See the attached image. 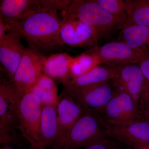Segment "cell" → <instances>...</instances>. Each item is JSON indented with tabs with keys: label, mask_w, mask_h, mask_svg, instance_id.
Listing matches in <instances>:
<instances>
[{
	"label": "cell",
	"mask_w": 149,
	"mask_h": 149,
	"mask_svg": "<svg viewBox=\"0 0 149 149\" xmlns=\"http://www.w3.org/2000/svg\"><path fill=\"white\" fill-rule=\"evenodd\" d=\"M108 124L129 122L140 118L139 104L127 93L116 89L112 97L100 113Z\"/></svg>",
	"instance_id": "9"
},
{
	"label": "cell",
	"mask_w": 149,
	"mask_h": 149,
	"mask_svg": "<svg viewBox=\"0 0 149 149\" xmlns=\"http://www.w3.org/2000/svg\"><path fill=\"white\" fill-rule=\"evenodd\" d=\"M13 29L0 37V61L10 82L12 81L26 48Z\"/></svg>",
	"instance_id": "13"
},
{
	"label": "cell",
	"mask_w": 149,
	"mask_h": 149,
	"mask_svg": "<svg viewBox=\"0 0 149 149\" xmlns=\"http://www.w3.org/2000/svg\"><path fill=\"white\" fill-rule=\"evenodd\" d=\"M146 80L149 83V54L139 64Z\"/></svg>",
	"instance_id": "25"
},
{
	"label": "cell",
	"mask_w": 149,
	"mask_h": 149,
	"mask_svg": "<svg viewBox=\"0 0 149 149\" xmlns=\"http://www.w3.org/2000/svg\"><path fill=\"white\" fill-rule=\"evenodd\" d=\"M74 59L65 53L52 54L46 57L43 73L64 85L69 80L70 68Z\"/></svg>",
	"instance_id": "16"
},
{
	"label": "cell",
	"mask_w": 149,
	"mask_h": 149,
	"mask_svg": "<svg viewBox=\"0 0 149 149\" xmlns=\"http://www.w3.org/2000/svg\"><path fill=\"white\" fill-rule=\"evenodd\" d=\"M133 149H149V144L140 145Z\"/></svg>",
	"instance_id": "28"
},
{
	"label": "cell",
	"mask_w": 149,
	"mask_h": 149,
	"mask_svg": "<svg viewBox=\"0 0 149 149\" xmlns=\"http://www.w3.org/2000/svg\"><path fill=\"white\" fill-rule=\"evenodd\" d=\"M19 98L10 81H3L0 85V143L1 145H21V134L17 132L18 123L16 105Z\"/></svg>",
	"instance_id": "5"
},
{
	"label": "cell",
	"mask_w": 149,
	"mask_h": 149,
	"mask_svg": "<svg viewBox=\"0 0 149 149\" xmlns=\"http://www.w3.org/2000/svg\"><path fill=\"white\" fill-rule=\"evenodd\" d=\"M57 113V108L52 106L43 105L40 125L42 149L51 146L55 149H60Z\"/></svg>",
	"instance_id": "15"
},
{
	"label": "cell",
	"mask_w": 149,
	"mask_h": 149,
	"mask_svg": "<svg viewBox=\"0 0 149 149\" xmlns=\"http://www.w3.org/2000/svg\"><path fill=\"white\" fill-rule=\"evenodd\" d=\"M29 91L39 97L43 105L52 106L57 108L60 101L58 88L54 80L47 74L42 73Z\"/></svg>",
	"instance_id": "20"
},
{
	"label": "cell",
	"mask_w": 149,
	"mask_h": 149,
	"mask_svg": "<svg viewBox=\"0 0 149 149\" xmlns=\"http://www.w3.org/2000/svg\"><path fill=\"white\" fill-rule=\"evenodd\" d=\"M114 73V66H102L99 65L85 74L70 78L66 84L63 86L69 85L80 87L107 83L112 80Z\"/></svg>",
	"instance_id": "18"
},
{
	"label": "cell",
	"mask_w": 149,
	"mask_h": 149,
	"mask_svg": "<svg viewBox=\"0 0 149 149\" xmlns=\"http://www.w3.org/2000/svg\"><path fill=\"white\" fill-rule=\"evenodd\" d=\"M0 149H14L12 148L9 145H6V144H5V145H3V146Z\"/></svg>",
	"instance_id": "29"
},
{
	"label": "cell",
	"mask_w": 149,
	"mask_h": 149,
	"mask_svg": "<svg viewBox=\"0 0 149 149\" xmlns=\"http://www.w3.org/2000/svg\"><path fill=\"white\" fill-rule=\"evenodd\" d=\"M114 67L113 85L127 93L139 104L148 83L139 64H121Z\"/></svg>",
	"instance_id": "11"
},
{
	"label": "cell",
	"mask_w": 149,
	"mask_h": 149,
	"mask_svg": "<svg viewBox=\"0 0 149 149\" xmlns=\"http://www.w3.org/2000/svg\"><path fill=\"white\" fill-rule=\"evenodd\" d=\"M142 97H144V98L147 99L149 101V99H147L146 98L143 97V96H142ZM143 111L145 114L149 118V103L147 104H146V105H143Z\"/></svg>",
	"instance_id": "27"
},
{
	"label": "cell",
	"mask_w": 149,
	"mask_h": 149,
	"mask_svg": "<svg viewBox=\"0 0 149 149\" xmlns=\"http://www.w3.org/2000/svg\"><path fill=\"white\" fill-rule=\"evenodd\" d=\"M100 65L95 56L85 52L74 57L70 68L69 79L85 74Z\"/></svg>",
	"instance_id": "22"
},
{
	"label": "cell",
	"mask_w": 149,
	"mask_h": 149,
	"mask_svg": "<svg viewBox=\"0 0 149 149\" xmlns=\"http://www.w3.org/2000/svg\"><path fill=\"white\" fill-rule=\"evenodd\" d=\"M62 15L79 19L96 32L99 40L109 36L118 28H122L125 19L107 12L95 0H73L62 11Z\"/></svg>",
	"instance_id": "2"
},
{
	"label": "cell",
	"mask_w": 149,
	"mask_h": 149,
	"mask_svg": "<svg viewBox=\"0 0 149 149\" xmlns=\"http://www.w3.org/2000/svg\"><path fill=\"white\" fill-rule=\"evenodd\" d=\"M142 96L149 100V83L148 82Z\"/></svg>",
	"instance_id": "26"
},
{
	"label": "cell",
	"mask_w": 149,
	"mask_h": 149,
	"mask_svg": "<svg viewBox=\"0 0 149 149\" xmlns=\"http://www.w3.org/2000/svg\"><path fill=\"white\" fill-rule=\"evenodd\" d=\"M68 1H42V5L11 26L29 47L45 55L65 48L60 37L62 19L58 10L67 6Z\"/></svg>",
	"instance_id": "1"
},
{
	"label": "cell",
	"mask_w": 149,
	"mask_h": 149,
	"mask_svg": "<svg viewBox=\"0 0 149 149\" xmlns=\"http://www.w3.org/2000/svg\"><path fill=\"white\" fill-rule=\"evenodd\" d=\"M85 149H118V146L116 141L107 138L86 147Z\"/></svg>",
	"instance_id": "24"
},
{
	"label": "cell",
	"mask_w": 149,
	"mask_h": 149,
	"mask_svg": "<svg viewBox=\"0 0 149 149\" xmlns=\"http://www.w3.org/2000/svg\"><path fill=\"white\" fill-rule=\"evenodd\" d=\"M62 18L60 37L65 45L91 49L97 46L100 40L92 27L72 17Z\"/></svg>",
	"instance_id": "10"
},
{
	"label": "cell",
	"mask_w": 149,
	"mask_h": 149,
	"mask_svg": "<svg viewBox=\"0 0 149 149\" xmlns=\"http://www.w3.org/2000/svg\"><path fill=\"white\" fill-rule=\"evenodd\" d=\"M127 1L124 25L149 27V0H127Z\"/></svg>",
	"instance_id": "21"
},
{
	"label": "cell",
	"mask_w": 149,
	"mask_h": 149,
	"mask_svg": "<svg viewBox=\"0 0 149 149\" xmlns=\"http://www.w3.org/2000/svg\"><path fill=\"white\" fill-rule=\"evenodd\" d=\"M119 36L120 41L131 47L149 52V27L124 25Z\"/></svg>",
	"instance_id": "19"
},
{
	"label": "cell",
	"mask_w": 149,
	"mask_h": 149,
	"mask_svg": "<svg viewBox=\"0 0 149 149\" xmlns=\"http://www.w3.org/2000/svg\"><path fill=\"white\" fill-rule=\"evenodd\" d=\"M57 106L59 148H63L65 141L75 123L86 111L71 97L61 95Z\"/></svg>",
	"instance_id": "14"
},
{
	"label": "cell",
	"mask_w": 149,
	"mask_h": 149,
	"mask_svg": "<svg viewBox=\"0 0 149 149\" xmlns=\"http://www.w3.org/2000/svg\"><path fill=\"white\" fill-rule=\"evenodd\" d=\"M46 56L32 48H26L12 81L14 91L21 97L35 85L43 73Z\"/></svg>",
	"instance_id": "6"
},
{
	"label": "cell",
	"mask_w": 149,
	"mask_h": 149,
	"mask_svg": "<svg viewBox=\"0 0 149 149\" xmlns=\"http://www.w3.org/2000/svg\"><path fill=\"white\" fill-rule=\"evenodd\" d=\"M41 4L42 1L1 0L0 19L11 25L39 7Z\"/></svg>",
	"instance_id": "17"
},
{
	"label": "cell",
	"mask_w": 149,
	"mask_h": 149,
	"mask_svg": "<svg viewBox=\"0 0 149 149\" xmlns=\"http://www.w3.org/2000/svg\"><path fill=\"white\" fill-rule=\"evenodd\" d=\"M109 138L133 148L149 144V123L139 119L117 124H108Z\"/></svg>",
	"instance_id": "12"
},
{
	"label": "cell",
	"mask_w": 149,
	"mask_h": 149,
	"mask_svg": "<svg viewBox=\"0 0 149 149\" xmlns=\"http://www.w3.org/2000/svg\"><path fill=\"white\" fill-rule=\"evenodd\" d=\"M113 91L107 82L80 87L64 85L61 95L71 97L85 110L100 113L111 99Z\"/></svg>",
	"instance_id": "7"
},
{
	"label": "cell",
	"mask_w": 149,
	"mask_h": 149,
	"mask_svg": "<svg viewBox=\"0 0 149 149\" xmlns=\"http://www.w3.org/2000/svg\"><path fill=\"white\" fill-rule=\"evenodd\" d=\"M104 10L113 15L125 19L128 1L123 0H95Z\"/></svg>",
	"instance_id": "23"
},
{
	"label": "cell",
	"mask_w": 149,
	"mask_h": 149,
	"mask_svg": "<svg viewBox=\"0 0 149 149\" xmlns=\"http://www.w3.org/2000/svg\"><path fill=\"white\" fill-rule=\"evenodd\" d=\"M43 105L38 96L28 91L17 101L18 130L24 139L35 149L41 146L40 125Z\"/></svg>",
	"instance_id": "4"
},
{
	"label": "cell",
	"mask_w": 149,
	"mask_h": 149,
	"mask_svg": "<svg viewBox=\"0 0 149 149\" xmlns=\"http://www.w3.org/2000/svg\"><path fill=\"white\" fill-rule=\"evenodd\" d=\"M95 56L100 64L115 66L119 65L139 64L149 52L134 49L124 42H112L97 46L85 52Z\"/></svg>",
	"instance_id": "8"
},
{
	"label": "cell",
	"mask_w": 149,
	"mask_h": 149,
	"mask_svg": "<svg viewBox=\"0 0 149 149\" xmlns=\"http://www.w3.org/2000/svg\"><path fill=\"white\" fill-rule=\"evenodd\" d=\"M108 137V124L100 113L86 111L70 129L65 141L63 149L87 147Z\"/></svg>",
	"instance_id": "3"
}]
</instances>
